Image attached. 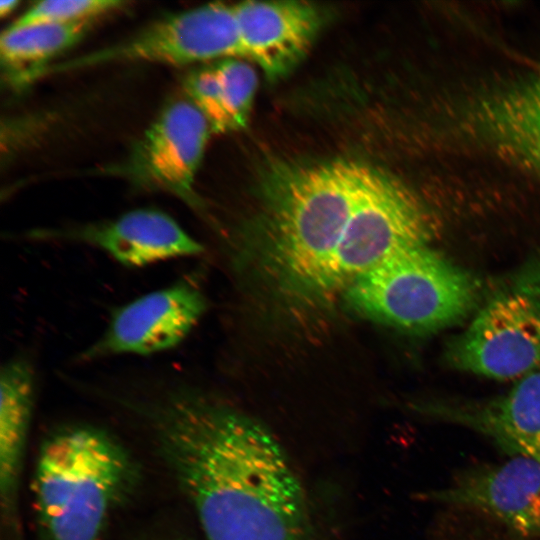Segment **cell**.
Wrapping results in <instances>:
<instances>
[{"instance_id": "cell-1", "label": "cell", "mask_w": 540, "mask_h": 540, "mask_svg": "<svg viewBox=\"0 0 540 540\" xmlns=\"http://www.w3.org/2000/svg\"><path fill=\"white\" fill-rule=\"evenodd\" d=\"M123 401L150 426L206 540H310L304 489L263 426L184 381Z\"/></svg>"}, {"instance_id": "cell-2", "label": "cell", "mask_w": 540, "mask_h": 540, "mask_svg": "<svg viewBox=\"0 0 540 540\" xmlns=\"http://www.w3.org/2000/svg\"><path fill=\"white\" fill-rule=\"evenodd\" d=\"M368 170L360 163L332 161L287 168L270 181L260 252L286 293L317 299Z\"/></svg>"}, {"instance_id": "cell-3", "label": "cell", "mask_w": 540, "mask_h": 540, "mask_svg": "<svg viewBox=\"0 0 540 540\" xmlns=\"http://www.w3.org/2000/svg\"><path fill=\"white\" fill-rule=\"evenodd\" d=\"M139 480L134 458L107 430L73 424L42 443L33 506L42 540H101Z\"/></svg>"}, {"instance_id": "cell-4", "label": "cell", "mask_w": 540, "mask_h": 540, "mask_svg": "<svg viewBox=\"0 0 540 540\" xmlns=\"http://www.w3.org/2000/svg\"><path fill=\"white\" fill-rule=\"evenodd\" d=\"M361 316L409 332H431L464 319L476 306L479 284L472 275L427 245L385 259L344 290Z\"/></svg>"}, {"instance_id": "cell-5", "label": "cell", "mask_w": 540, "mask_h": 540, "mask_svg": "<svg viewBox=\"0 0 540 540\" xmlns=\"http://www.w3.org/2000/svg\"><path fill=\"white\" fill-rule=\"evenodd\" d=\"M455 369L517 381L540 371V262L523 266L480 306L446 351Z\"/></svg>"}, {"instance_id": "cell-6", "label": "cell", "mask_w": 540, "mask_h": 540, "mask_svg": "<svg viewBox=\"0 0 540 540\" xmlns=\"http://www.w3.org/2000/svg\"><path fill=\"white\" fill-rule=\"evenodd\" d=\"M431 237V221L416 196L392 176L369 167L318 299L344 292L364 272L397 252L427 245Z\"/></svg>"}, {"instance_id": "cell-7", "label": "cell", "mask_w": 540, "mask_h": 540, "mask_svg": "<svg viewBox=\"0 0 540 540\" xmlns=\"http://www.w3.org/2000/svg\"><path fill=\"white\" fill-rule=\"evenodd\" d=\"M240 58L234 5L211 3L162 18L111 46L42 69L43 76L118 62L186 66Z\"/></svg>"}, {"instance_id": "cell-8", "label": "cell", "mask_w": 540, "mask_h": 540, "mask_svg": "<svg viewBox=\"0 0 540 540\" xmlns=\"http://www.w3.org/2000/svg\"><path fill=\"white\" fill-rule=\"evenodd\" d=\"M207 301L192 280L180 279L116 307L102 334L75 357L91 363L116 356H151L180 345Z\"/></svg>"}, {"instance_id": "cell-9", "label": "cell", "mask_w": 540, "mask_h": 540, "mask_svg": "<svg viewBox=\"0 0 540 540\" xmlns=\"http://www.w3.org/2000/svg\"><path fill=\"white\" fill-rule=\"evenodd\" d=\"M211 132L206 118L187 98L172 101L138 140L119 172L138 186L197 207L194 183Z\"/></svg>"}, {"instance_id": "cell-10", "label": "cell", "mask_w": 540, "mask_h": 540, "mask_svg": "<svg viewBox=\"0 0 540 540\" xmlns=\"http://www.w3.org/2000/svg\"><path fill=\"white\" fill-rule=\"evenodd\" d=\"M26 239L84 245L132 268L199 256L204 251L203 245L170 215L146 208L69 228L31 230Z\"/></svg>"}, {"instance_id": "cell-11", "label": "cell", "mask_w": 540, "mask_h": 540, "mask_svg": "<svg viewBox=\"0 0 540 540\" xmlns=\"http://www.w3.org/2000/svg\"><path fill=\"white\" fill-rule=\"evenodd\" d=\"M430 500L478 510L523 536H540V463L514 456L464 474Z\"/></svg>"}, {"instance_id": "cell-12", "label": "cell", "mask_w": 540, "mask_h": 540, "mask_svg": "<svg viewBox=\"0 0 540 540\" xmlns=\"http://www.w3.org/2000/svg\"><path fill=\"white\" fill-rule=\"evenodd\" d=\"M234 11L240 58L257 64L271 79L299 63L321 26L320 10L302 1H245Z\"/></svg>"}, {"instance_id": "cell-13", "label": "cell", "mask_w": 540, "mask_h": 540, "mask_svg": "<svg viewBox=\"0 0 540 540\" xmlns=\"http://www.w3.org/2000/svg\"><path fill=\"white\" fill-rule=\"evenodd\" d=\"M426 409L486 435L514 456L540 463V371L517 380L506 394L494 399L431 404Z\"/></svg>"}, {"instance_id": "cell-14", "label": "cell", "mask_w": 540, "mask_h": 540, "mask_svg": "<svg viewBox=\"0 0 540 540\" xmlns=\"http://www.w3.org/2000/svg\"><path fill=\"white\" fill-rule=\"evenodd\" d=\"M36 392L31 360L15 356L0 372V506L9 539L20 538L19 485Z\"/></svg>"}, {"instance_id": "cell-15", "label": "cell", "mask_w": 540, "mask_h": 540, "mask_svg": "<svg viewBox=\"0 0 540 540\" xmlns=\"http://www.w3.org/2000/svg\"><path fill=\"white\" fill-rule=\"evenodd\" d=\"M479 119L497 144L540 172V74L485 102Z\"/></svg>"}, {"instance_id": "cell-16", "label": "cell", "mask_w": 540, "mask_h": 540, "mask_svg": "<svg viewBox=\"0 0 540 540\" xmlns=\"http://www.w3.org/2000/svg\"><path fill=\"white\" fill-rule=\"evenodd\" d=\"M91 23H39L9 26L0 38V57L9 79L25 84L51 64L54 57L78 42Z\"/></svg>"}, {"instance_id": "cell-17", "label": "cell", "mask_w": 540, "mask_h": 540, "mask_svg": "<svg viewBox=\"0 0 540 540\" xmlns=\"http://www.w3.org/2000/svg\"><path fill=\"white\" fill-rule=\"evenodd\" d=\"M126 2L117 0H47L33 4L10 26L32 24L92 23L95 19L121 9Z\"/></svg>"}, {"instance_id": "cell-18", "label": "cell", "mask_w": 540, "mask_h": 540, "mask_svg": "<svg viewBox=\"0 0 540 540\" xmlns=\"http://www.w3.org/2000/svg\"><path fill=\"white\" fill-rule=\"evenodd\" d=\"M234 130L246 126L257 89L254 68L241 58L222 59L215 65Z\"/></svg>"}, {"instance_id": "cell-19", "label": "cell", "mask_w": 540, "mask_h": 540, "mask_svg": "<svg viewBox=\"0 0 540 540\" xmlns=\"http://www.w3.org/2000/svg\"><path fill=\"white\" fill-rule=\"evenodd\" d=\"M184 91L206 118L212 132L234 130L215 65L190 73L184 80Z\"/></svg>"}, {"instance_id": "cell-20", "label": "cell", "mask_w": 540, "mask_h": 540, "mask_svg": "<svg viewBox=\"0 0 540 540\" xmlns=\"http://www.w3.org/2000/svg\"><path fill=\"white\" fill-rule=\"evenodd\" d=\"M144 540H190V539L184 537L183 535H179L175 533H171V534L163 533L161 535L159 534L155 536L151 535Z\"/></svg>"}, {"instance_id": "cell-21", "label": "cell", "mask_w": 540, "mask_h": 540, "mask_svg": "<svg viewBox=\"0 0 540 540\" xmlns=\"http://www.w3.org/2000/svg\"><path fill=\"white\" fill-rule=\"evenodd\" d=\"M18 4H19L18 1H13V0L2 1L0 3V14H1V16H5L7 14H10L17 7Z\"/></svg>"}]
</instances>
